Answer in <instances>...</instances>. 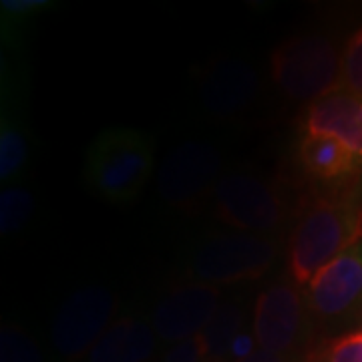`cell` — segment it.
<instances>
[{"instance_id":"cell-15","label":"cell","mask_w":362,"mask_h":362,"mask_svg":"<svg viewBox=\"0 0 362 362\" xmlns=\"http://www.w3.org/2000/svg\"><path fill=\"white\" fill-rule=\"evenodd\" d=\"M28 143L25 131L18 125L13 113H2L0 123V180L2 183L14 180L26 163Z\"/></svg>"},{"instance_id":"cell-11","label":"cell","mask_w":362,"mask_h":362,"mask_svg":"<svg viewBox=\"0 0 362 362\" xmlns=\"http://www.w3.org/2000/svg\"><path fill=\"white\" fill-rule=\"evenodd\" d=\"M258 90L254 69L238 59L218 61L207 69L199 85V101L209 115L230 117L252 103Z\"/></svg>"},{"instance_id":"cell-21","label":"cell","mask_w":362,"mask_h":362,"mask_svg":"<svg viewBox=\"0 0 362 362\" xmlns=\"http://www.w3.org/2000/svg\"><path fill=\"white\" fill-rule=\"evenodd\" d=\"M163 362H207V346L202 334L175 342Z\"/></svg>"},{"instance_id":"cell-20","label":"cell","mask_w":362,"mask_h":362,"mask_svg":"<svg viewBox=\"0 0 362 362\" xmlns=\"http://www.w3.org/2000/svg\"><path fill=\"white\" fill-rule=\"evenodd\" d=\"M322 362H362V330L334 340Z\"/></svg>"},{"instance_id":"cell-2","label":"cell","mask_w":362,"mask_h":362,"mask_svg":"<svg viewBox=\"0 0 362 362\" xmlns=\"http://www.w3.org/2000/svg\"><path fill=\"white\" fill-rule=\"evenodd\" d=\"M153 171V143L135 129H109L90 143L85 177L90 189L109 202H129Z\"/></svg>"},{"instance_id":"cell-12","label":"cell","mask_w":362,"mask_h":362,"mask_svg":"<svg viewBox=\"0 0 362 362\" xmlns=\"http://www.w3.org/2000/svg\"><path fill=\"white\" fill-rule=\"evenodd\" d=\"M306 135H326L346 145L362 159V99L349 90H334L314 101L306 113Z\"/></svg>"},{"instance_id":"cell-3","label":"cell","mask_w":362,"mask_h":362,"mask_svg":"<svg viewBox=\"0 0 362 362\" xmlns=\"http://www.w3.org/2000/svg\"><path fill=\"white\" fill-rule=\"evenodd\" d=\"M272 78L294 101H318L342 89V54L324 37H298L272 52Z\"/></svg>"},{"instance_id":"cell-5","label":"cell","mask_w":362,"mask_h":362,"mask_svg":"<svg viewBox=\"0 0 362 362\" xmlns=\"http://www.w3.org/2000/svg\"><path fill=\"white\" fill-rule=\"evenodd\" d=\"M221 153L206 141L177 145L157 171V194L169 206L185 207L214 194L221 180Z\"/></svg>"},{"instance_id":"cell-1","label":"cell","mask_w":362,"mask_h":362,"mask_svg":"<svg viewBox=\"0 0 362 362\" xmlns=\"http://www.w3.org/2000/svg\"><path fill=\"white\" fill-rule=\"evenodd\" d=\"M362 242V206L352 195L314 202L290 238V272L298 286Z\"/></svg>"},{"instance_id":"cell-16","label":"cell","mask_w":362,"mask_h":362,"mask_svg":"<svg viewBox=\"0 0 362 362\" xmlns=\"http://www.w3.org/2000/svg\"><path fill=\"white\" fill-rule=\"evenodd\" d=\"M242 332V312L233 304L220 306L214 320L207 324V328L202 332L207 346V362L221 361L230 349L233 338Z\"/></svg>"},{"instance_id":"cell-23","label":"cell","mask_w":362,"mask_h":362,"mask_svg":"<svg viewBox=\"0 0 362 362\" xmlns=\"http://www.w3.org/2000/svg\"><path fill=\"white\" fill-rule=\"evenodd\" d=\"M42 6H47L45 0H4L2 8L11 14H26L33 11H39Z\"/></svg>"},{"instance_id":"cell-10","label":"cell","mask_w":362,"mask_h":362,"mask_svg":"<svg viewBox=\"0 0 362 362\" xmlns=\"http://www.w3.org/2000/svg\"><path fill=\"white\" fill-rule=\"evenodd\" d=\"M220 310V290L216 286L185 284L169 292L157 304L153 330L165 342H181L202 334Z\"/></svg>"},{"instance_id":"cell-14","label":"cell","mask_w":362,"mask_h":362,"mask_svg":"<svg viewBox=\"0 0 362 362\" xmlns=\"http://www.w3.org/2000/svg\"><path fill=\"white\" fill-rule=\"evenodd\" d=\"M298 156L310 175L324 181L346 177L362 163L346 145L326 135H306L300 143Z\"/></svg>"},{"instance_id":"cell-7","label":"cell","mask_w":362,"mask_h":362,"mask_svg":"<svg viewBox=\"0 0 362 362\" xmlns=\"http://www.w3.org/2000/svg\"><path fill=\"white\" fill-rule=\"evenodd\" d=\"M221 221L246 233H266L284 220V207L270 183L250 173H228L214 189Z\"/></svg>"},{"instance_id":"cell-13","label":"cell","mask_w":362,"mask_h":362,"mask_svg":"<svg viewBox=\"0 0 362 362\" xmlns=\"http://www.w3.org/2000/svg\"><path fill=\"white\" fill-rule=\"evenodd\" d=\"M156 330L137 318L113 322L89 352V362H145L156 350Z\"/></svg>"},{"instance_id":"cell-6","label":"cell","mask_w":362,"mask_h":362,"mask_svg":"<svg viewBox=\"0 0 362 362\" xmlns=\"http://www.w3.org/2000/svg\"><path fill=\"white\" fill-rule=\"evenodd\" d=\"M115 296L105 286L81 288L66 298L52 324V344L66 358H78L93 350L111 326Z\"/></svg>"},{"instance_id":"cell-4","label":"cell","mask_w":362,"mask_h":362,"mask_svg":"<svg viewBox=\"0 0 362 362\" xmlns=\"http://www.w3.org/2000/svg\"><path fill=\"white\" fill-rule=\"evenodd\" d=\"M276 244L258 233H223L204 242L192 259V272L199 284H235L256 280L270 270Z\"/></svg>"},{"instance_id":"cell-22","label":"cell","mask_w":362,"mask_h":362,"mask_svg":"<svg viewBox=\"0 0 362 362\" xmlns=\"http://www.w3.org/2000/svg\"><path fill=\"white\" fill-rule=\"evenodd\" d=\"M230 354L238 362L246 361L252 354H256V338L250 337L246 332H240L238 337L233 338L232 349H230Z\"/></svg>"},{"instance_id":"cell-17","label":"cell","mask_w":362,"mask_h":362,"mask_svg":"<svg viewBox=\"0 0 362 362\" xmlns=\"http://www.w3.org/2000/svg\"><path fill=\"white\" fill-rule=\"evenodd\" d=\"M35 199L28 189L11 185L0 194V232L4 235L21 232L33 216Z\"/></svg>"},{"instance_id":"cell-9","label":"cell","mask_w":362,"mask_h":362,"mask_svg":"<svg viewBox=\"0 0 362 362\" xmlns=\"http://www.w3.org/2000/svg\"><path fill=\"white\" fill-rule=\"evenodd\" d=\"M304 330L306 308L296 286L274 284L259 294L254 310V338L259 349L282 356L296 349Z\"/></svg>"},{"instance_id":"cell-19","label":"cell","mask_w":362,"mask_h":362,"mask_svg":"<svg viewBox=\"0 0 362 362\" xmlns=\"http://www.w3.org/2000/svg\"><path fill=\"white\" fill-rule=\"evenodd\" d=\"M342 90L362 99V26L350 37L342 52Z\"/></svg>"},{"instance_id":"cell-8","label":"cell","mask_w":362,"mask_h":362,"mask_svg":"<svg viewBox=\"0 0 362 362\" xmlns=\"http://www.w3.org/2000/svg\"><path fill=\"white\" fill-rule=\"evenodd\" d=\"M306 298L308 308L322 320H346L362 312V242L318 272Z\"/></svg>"},{"instance_id":"cell-18","label":"cell","mask_w":362,"mask_h":362,"mask_svg":"<svg viewBox=\"0 0 362 362\" xmlns=\"http://www.w3.org/2000/svg\"><path fill=\"white\" fill-rule=\"evenodd\" d=\"M0 362H42L37 344L16 326L0 330Z\"/></svg>"}]
</instances>
